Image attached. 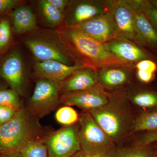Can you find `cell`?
<instances>
[{"mask_svg": "<svg viewBox=\"0 0 157 157\" xmlns=\"http://www.w3.org/2000/svg\"><path fill=\"white\" fill-rule=\"evenodd\" d=\"M30 33L23 41L36 61L55 60L73 65L56 31L36 29Z\"/></svg>", "mask_w": 157, "mask_h": 157, "instance_id": "cell-3", "label": "cell"}, {"mask_svg": "<svg viewBox=\"0 0 157 157\" xmlns=\"http://www.w3.org/2000/svg\"><path fill=\"white\" fill-rule=\"evenodd\" d=\"M0 77L11 89L22 94L25 79V69L22 55L15 48L5 58L0 65Z\"/></svg>", "mask_w": 157, "mask_h": 157, "instance_id": "cell-12", "label": "cell"}, {"mask_svg": "<svg viewBox=\"0 0 157 157\" xmlns=\"http://www.w3.org/2000/svg\"><path fill=\"white\" fill-rule=\"evenodd\" d=\"M99 85L97 72L89 68H82L74 71L59 83V92L60 96L83 91Z\"/></svg>", "mask_w": 157, "mask_h": 157, "instance_id": "cell-15", "label": "cell"}, {"mask_svg": "<svg viewBox=\"0 0 157 157\" xmlns=\"http://www.w3.org/2000/svg\"><path fill=\"white\" fill-rule=\"evenodd\" d=\"M129 2L134 8L135 28L139 44L157 56V31L143 12Z\"/></svg>", "mask_w": 157, "mask_h": 157, "instance_id": "cell-17", "label": "cell"}, {"mask_svg": "<svg viewBox=\"0 0 157 157\" xmlns=\"http://www.w3.org/2000/svg\"><path fill=\"white\" fill-rule=\"evenodd\" d=\"M19 95L14 90L0 88V106H6L18 110L22 104Z\"/></svg>", "mask_w": 157, "mask_h": 157, "instance_id": "cell-25", "label": "cell"}, {"mask_svg": "<svg viewBox=\"0 0 157 157\" xmlns=\"http://www.w3.org/2000/svg\"><path fill=\"white\" fill-rule=\"evenodd\" d=\"M19 152L22 157H48L47 145L41 139L29 142Z\"/></svg>", "mask_w": 157, "mask_h": 157, "instance_id": "cell-23", "label": "cell"}, {"mask_svg": "<svg viewBox=\"0 0 157 157\" xmlns=\"http://www.w3.org/2000/svg\"><path fill=\"white\" fill-rule=\"evenodd\" d=\"M59 83L49 79L39 78L26 109L32 116L41 118L56 109L59 103Z\"/></svg>", "mask_w": 157, "mask_h": 157, "instance_id": "cell-5", "label": "cell"}, {"mask_svg": "<svg viewBox=\"0 0 157 157\" xmlns=\"http://www.w3.org/2000/svg\"><path fill=\"white\" fill-rule=\"evenodd\" d=\"M156 141H157V131L149 132L138 138L137 146H147L150 144Z\"/></svg>", "mask_w": 157, "mask_h": 157, "instance_id": "cell-31", "label": "cell"}, {"mask_svg": "<svg viewBox=\"0 0 157 157\" xmlns=\"http://www.w3.org/2000/svg\"><path fill=\"white\" fill-rule=\"evenodd\" d=\"M2 88V87H1V86H0V88Z\"/></svg>", "mask_w": 157, "mask_h": 157, "instance_id": "cell-36", "label": "cell"}, {"mask_svg": "<svg viewBox=\"0 0 157 157\" xmlns=\"http://www.w3.org/2000/svg\"><path fill=\"white\" fill-rule=\"evenodd\" d=\"M77 126H67L54 132L45 140L48 157H70L81 150Z\"/></svg>", "mask_w": 157, "mask_h": 157, "instance_id": "cell-8", "label": "cell"}, {"mask_svg": "<svg viewBox=\"0 0 157 157\" xmlns=\"http://www.w3.org/2000/svg\"><path fill=\"white\" fill-rule=\"evenodd\" d=\"M115 150L100 153H90L82 150L79 151L70 157H116Z\"/></svg>", "mask_w": 157, "mask_h": 157, "instance_id": "cell-30", "label": "cell"}, {"mask_svg": "<svg viewBox=\"0 0 157 157\" xmlns=\"http://www.w3.org/2000/svg\"><path fill=\"white\" fill-rule=\"evenodd\" d=\"M82 68L78 65L70 66L55 60L36 61L34 66V73L37 78L49 79L58 83L76 70Z\"/></svg>", "mask_w": 157, "mask_h": 157, "instance_id": "cell-16", "label": "cell"}, {"mask_svg": "<svg viewBox=\"0 0 157 157\" xmlns=\"http://www.w3.org/2000/svg\"><path fill=\"white\" fill-rule=\"evenodd\" d=\"M55 117L58 122L67 126L74 125L79 120L76 110L69 106L59 108L56 113Z\"/></svg>", "mask_w": 157, "mask_h": 157, "instance_id": "cell-24", "label": "cell"}, {"mask_svg": "<svg viewBox=\"0 0 157 157\" xmlns=\"http://www.w3.org/2000/svg\"><path fill=\"white\" fill-rule=\"evenodd\" d=\"M108 2L118 36L127 38L139 44L135 28L134 8L129 0H108Z\"/></svg>", "mask_w": 157, "mask_h": 157, "instance_id": "cell-11", "label": "cell"}, {"mask_svg": "<svg viewBox=\"0 0 157 157\" xmlns=\"http://www.w3.org/2000/svg\"><path fill=\"white\" fill-rule=\"evenodd\" d=\"M133 81L127 87V98L137 107L157 109V90L139 82L138 84L133 83Z\"/></svg>", "mask_w": 157, "mask_h": 157, "instance_id": "cell-18", "label": "cell"}, {"mask_svg": "<svg viewBox=\"0 0 157 157\" xmlns=\"http://www.w3.org/2000/svg\"><path fill=\"white\" fill-rule=\"evenodd\" d=\"M97 74L98 83L105 90H117L124 89L135 78L132 64L109 66L101 69Z\"/></svg>", "mask_w": 157, "mask_h": 157, "instance_id": "cell-14", "label": "cell"}, {"mask_svg": "<svg viewBox=\"0 0 157 157\" xmlns=\"http://www.w3.org/2000/svg\"><path fill=\"white\" fill-rule=\"evenodd\" d=\"M108 10V0H69L63 12V25L76 26Z\"/></svg>", "mask_w": 157, "mask_h": 157, "instance_id": "cell-7", "label": "cell"}, {"mask_svg": "<svg viewBox=\"0 0 157 157\" xmlns=\"http://www.w3.org/2000/svg\"><path fill=\"white\" fill-rule=\"evenodd\" d=\"M134 6L142 11L157 31V9L148 0H130Z\"/></svg>", "mask_w": 157, "mask_h": 157, "instance_id": "cell-26", "label": "cell"}, {"mask_svg": "<svg viewBox=\"0 0 157 157\" xmlns=\"http://www.w3.org/2000/svg\"><path fill=\"white\" fill-rule=\"evenodd\" d=\"M11 38V27L9 21L5 17L0 20V52L9 45Z\"/></svg>", "mask_w": 157, "mask_h": 157, "instance_id": "cell-28", "label": "cell"}, {"mask_svg": "<svg viewBox=\"0 0 157 157\" xmlns=\"http://www.w3.org/2000/svg\"><path fill=\"white\" fill-rule=\"evenodd\" d=\"M135 77L138 82L148 84L154 80L157 73V63L155 61L145 59L133 65Z\"/></svg>", "mask_w": 157, "mask_h": 157, "instance_id": "cell-20", "label": "cell"}, {"mask_svg": "<svg viewBox=\"0 0 157 157\" xmlns=\"http://www.w3.org/2000/svg\"><path fill=\"white\" fill-rule=\"evenodd\" d=\"M17 111L11 107L0 106V126L2 125L11 120Z\"/></svg>", "mask_w": 157, "mask_h": 157, "instance_id": "cell-29", "label": "cell"}, {"mask_svg": "<svg viewBox=\"0 0 157 157\" xmlns=\"http://www.w3.org/2000/svg\"><path fill=\"white\" fill-rule=\"evenodd\" d=\"M23 2V1L20 0H0V14L22 5Z\"/></svg>", "mask_w": 157, "mask_h": 157, "instance_id": "cell-32", "label": "cell"}, {"mask_svg": "<svg viewBox=\"0 0 157 157\" xmlns=\"http://www.w3.org/2000/svg\"><path fill=\"white\" fill-rule=\"evenodd\" d=\"M41 132L37 119L21 106L14 117L0 126V153L19 151L29 142L39 139Z\"/></svg>", "mask_w": 157, "mask_h": 157, "instance_id": "cell-2", "label": "cell"}, {"mask_svg": "<svg viewBox=\"0 0 157 157\" xmlns=\"http://www.w3.org/2000/svg\"><path fill=\"white\" fill-rule=\"evenodd\" d=\"M48 1L56 9L63 13L69 0H48Z\"/></svg>", "mask_w": 157, "mask_h": 157, "instance_id": "cell-33", "label": "cell"}, {"mask_svg": "<svg viewBox=\"0 0 157 157\" xmlns=\"http://www.w3.org/2000/svg\"><path fill=\"white\" fill-rule=\"evenodd\" d=\"M149 2L157 9V0H148Z\"/></svg>", "mask_w": 157, "mask_h": 157, "instance_id": "cell-35", "label": "cell"}, {"mask_svg": "<svg viewBox=\"0 0 157 157\" xmlns=\"http://www.w3.org/2000/svg\"><path fill=\"white\" fill-rule=\"evenodd\" d=\"M117 99L115 90V92L111 94V101L109 104L89 112L102 130L114 141L122 137L126 132L127 124L124 113L116 107Z\"/></svg>", "mask_w": 157, "mask_h": 157, "instance_id": "cell-6", "label": "cell"}, {"mask_svg": "<svg viewBox=\"0 0 157 157\" xmlns=\"http://www.w3.org/2000/svg\"><path fill=\"white\" fill-rule=\"evenodd\" d=\"M147 146H137L116 151V157H157V151Z\"/></svg>", "mask_w": 157, "mask_h": 157, "instance_id": "cell-27", "label": "cell"}, {"mask_svg": "<svg viewBox=\"0 0 157 157\" xmlns=\"http://www.w3.org/2000/svg\"><path fill=\"white\" fill-rule=\"evenodd\" d=\"M10 16L16 34L27 33L37 29L36 15L29 6L21 5L15 7L11 11Z\"/></svg>", "mask_w": 157, "mask_h": 157, "instance_id": "cell-19", "label": "cell"}, {"mask_svg": "<svg viewBox=\"0 0 157 157\" xmlns=\"http://www.w3.org/2000/svg\"><path fill=\"white\" fill-rule=\"evenodd\" d=\"M74 27L104 44L118 36L115 22L109 9L103 14Z\"/></svg>", "mask_w": 157, "mask_h": 157, "instance_id": "cell-13", "label": "cell"}, {"mask_svg": "<svg viewBox=\"0 0 157 157\" xmlns=\"http://www.w3.org/2000/svg\"><path fill=\"white\" fill-rule=\"evenodd\" d=\"M107 50L124 62L133 65L145 59L157 63V56L145 48L126 38L117 36L104 44Z\"/></svg>", "mask_w": 157, "mask_h": 157, "instance_id": "cell-9", "label": "cell"}, {"mask_svg": "<svg viewBox=\"0 0 157 157\" xmlns=\"http://www.w3.org/2000/svg\"><path fill=\"white\" fill-rule=\"evenodd\" d=\"M0 157H22L19 151L0 153Z\"/></svg>", "mask_w": 157, "mask_h": 157, "instance_id": "cell-34", "label": "cell"}, {"mask_svg": "<svg viewBox=\"0 0 157 157\" xmlns=\"http://www.w3.org/2000/svg\"><path fill=\"white\" fill-rule=\"evenodd\" d=\"M55 31L74 65L98 72L109 66L130 64L114 56L107 50L104 44L77 27H67L63 25Z\"/></svg>", "mask_w": 157, "mask_h": 157, "instance_id": "cell-1", "label": "cell"}, {"mask_svg": "<svg viewBox=\"0 0 157 157\" xmlns=\"http://www.w3.org/2000/svg\"><path fill=\"white\" fill-rule=\"evenodd\" d=\"M78 138L81 150L90 153H100L114 150V142L97 124L90 113L79 117Z\"/></svg>", "mask_w": 157, "mask_h": 157, "instance_id": "cell-4", "label": "cell"}, {"mask_svg": "<svg viewBox=\"0 0 157 157\" xmlns=\"http://www.w3.org/2000/svg\"><path fill=\"white\" fill-rule=\"evenodd\" d=\"M134 132L157 131V110L144 113L136 119L133 126Z\"/></svg>", "mask_w": 157, "mask_h": 157, "instance_id": "cell-22", "label": "cell"}, {"mask_svg": "<svg viewBox=\"0 0 157 157\" xmlns=\"http://www.w3.org/2000/svg\"><path fill=\"white\" fill-rule=\"evenodd\" d=\"M37 3L42 17L49 25L58 28L63 25V13L51 5L48 0H40Z\"/></svg>", "mask_w": 157, "mask_h": 157, "instance_id": "cell-21", "label": "cell"}, {"mask_svg": "<svg viewBox=\"0 0 157 157\" xmlns=\"http://www.w3.org/2000/svg\"><path fill=\"white\" fill-rule=\"evenodd\" d=\"M111 101V94L100 85L91 89L60 96L64 106H76L88 112L106 106Z\"/></svg>", "mask_w": 157, "mask_h": 157, "instance_id": "cell-10", "label": "cell"}]
</instances>
